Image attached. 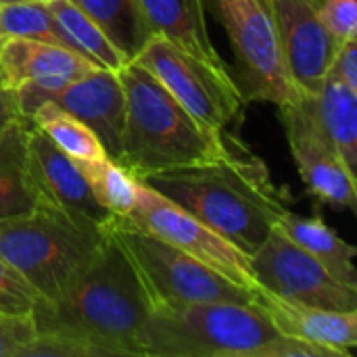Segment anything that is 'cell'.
<instances>
[{"mask_svg": "<svg viewBox=\"0 0 357 357\" xmlns=\"http://www.w3.org/2000/svg\"><path fill=\"white\" fill-rule=\"evenodd\" d=\"M144 282L113 232L90 264L52 299L31 312L38 335H54L92 347L98 357L138 356L136 337L151 312Z\"/></svg>", "mask_w": 357, "mask_h": 357, "instance_id": "1", "label": "cell"}, {"mask_svg": "<svg viewBox=\"0 0 357 357\" xmlns=\"http://www.w3.org/2000/svg\"><path fill=\"white\" fill-rule=\"evenodd\" d=\"M140 180L249 257L287 209L268 165L238 142L226 157L153 172Z\"/></svg>", "mask_w": 357, "mask_h": 357, "instance_id": "2", "label": "cell"}, {"mask_svg": "<svg viewBox=\"0 0 357 357\" xmlns=\"http://www.w3.org/2000/svg\"><path fill=\"white\" fill-rule=\"evenodd\" d=\"M126 94L121 157L138 178L226 157L234 149L226 132L199 123L146 69L128 63L117 71Z\"/></svg>", "mask_w": 357, "mask_h": 357, "instance_id": "3", "label": "cell"}, {"mask_svg": "<svg viewBox=\"0 0 357 357\" xmlns=\"http://www.w3.org/2000/svg\"><path fill=\"white\" fill-rule=\"evenodd\" d=\"M278 337L255 303L151 307L138 337L140 357H255Z\"/></svg>", "mask_w": 357, "mask_h": 357, "instance_id": "4", "label": "cell"}, {"mask_svg": "<svg viewBox=\"0 0 357 357\" xmlns=\"http://www.w3.org/2000/svg\"><path fill=\"white\" fill-rule=\"evenodd\" d=\"M107 228L38 203L19 218L0 220V255L40 293L56 297L96 255Z\"/></svg>", "mask_w": 357, "mask_h": 357, "instance_id": "5", "label": "cell"}, {"mask_svg": "<svg viewBox=\"0 0 357 357\" xmlns=\"http://www.w3.org/2000/svg\"><path fill=\"white\" fill-rule=\"evenodd\" d=\"M109 232L132 257L151 305L178 307L192 303H255L253 289H247L203 261L190 257L163 238L115 218Z\"/></svg>", "mask_w": 357, "mask_h": 357, "instance_id": "6", "label": "cell"}, {"mask_svg": "<svg viewBox=\"0 0 357 357\" xmlns=\"http://www.w3.org/2000/svg\"><path fill=\"white\" fill-rule=\"evenodd\" d=\"M234 52L230 73L245 102L264 100L276 107L301 96L278 44L272 15L264 0H211Z\"/></svg>", "mask_w": 357, "mask_h": 357, "instance_id": "7", "label": "cell"}, {"mask_svg": "<svg viewBox=\"0 0 357 357\" xmlns=\"http://www.w3.org/2000/svg\"><path fill=\"white\" fill-rule=\"evenodd\" d=\"M132 63L146 69L199 123L213 132H226L247 107L230 73L209 67L159 36H153Z\"/></svg>", "mask_w": 357, "mask_h": 357, "instance_id": "8", "label": "cell"}, {"mask_svg": "<svg viewBox=\"0 0 357 357\" xmlns=\"http://www.w3.org/2000/svg\"><path fill=\"white\" fill-rule=\"evenodd\" d=\"M251 270L255 287L287 301L335 312L357 310L356 287L341 282L276 228L251 255Z\"/></svg>", "mask_w": 357, "mask_h": 357, "instance_id": "9", "label": "cell"}, {"mask_svg": "<svg viewBox=\"0 0 357 357\" xmlns=\"http://www.w3.org/2000/svg\"><path fill=\"white\" fill-rule=\"evenodd\" d=\"M123 220H128L136 228H142L163 238L165 243L218 270L230 280L247 289H255L249 255H245L238 247H234L224 236L207 228L195 215L184 211L180 205L146 186L142 180L138 186L136 205L132 213Z\"/></svg>", "mask_w": 357, "mask_h": 357, "instance_id": "10", "label": "cell"}, {"mask_svg": "<svg viewBox=\"0 0 357 357\" xmlns=\"http://www.w3.org/2000/svg\"><path fill=\"white\" fill-rule=\"evenodd\" d=\"M278 115L307 195L335 209H356V174L322 134L307 94L280 105Z\"/></svg>", "mask_w": 357, "mask_h": 357, "instance_id": "11", "label": "cell"}, {"mask_svg": "<svg viewBox=\"0 0 357 357\" xmlns=\"http://www.w3.org/2000/svg\"><path fill=\"white\" fill-rule=\"evenodd\" d=\"M0 69L15 88L21 115L29 119L50 94L100 67L77 50L59 44L0 38Z\"/></svg>", "mask_w": 357, "mask_h": 357, "instance_id": "12", "label": "cell"}, {"mask_svg": "<svg viewBox=\"0 0 357 357\" xmlns=\"http://www.w3.org/2000/svg\"><path fill=\"white\" fill-rule=\"evenodd\" d=\"M268 6L287 71L301 94L314 96L337 52L335 40L320 21L322 0H264Z\"/></svg>", "mask_w": 357, "mask_h": 357, "instance_id": "13", "label": "cell"}, {"mask_svg": "<svg viewBox=\"0 0 357 357\" xmlns=\"http://www.w3.org/2000/svg\"><path fill=\"white\" fill-rule=\"evenodd\" d=\"M29 172L40 203L59 207L71 215L107 228L115 218L96 201L88 178L75 159L63 153L33 123L29 128Z\"/></svg>", "mask_w": 357, "mask_h": 357, "instance_id": "14", "label": "cell"}, {"mask_svg": "<svg viewBox=\"0 0 357 357\" xmlns=\"http://www.w3.org/2000/svg\"><path fill=\"white\" fill-rule=\"evenodd\" d=\"M48 100L84 121L102 142L107 157L119 161L126 121V94L117 71L100 67L69 82L50 94Z\"/></svg>", "mask_w": 357, "mask_h": 357, "instance_id": "15", "label": "cell"}, {"mask_svg": "<svg viewBox=\"0 0 357 357\" xmlns=\"http://www.w3.org/2000/svg\"><path fill=\"white\" fill-rule=\"evenodd\" d=\"M253 293L255 305L268 316L278 335L331 349L339 357L354 356L357 345V310L335 312L301 305L276 297L259 287H255Z\"/></svg>", "mask_w": 357, "mask_h": 357, "instance_id": "16", "label": "cell"}, {"mask_svg": "<svg viewBox=\"0 0 357 357\" xmlns=\"http://www.w3.org/2000/svg\"><path fill=\"white\" fill-rule=\"evenodd\" d=\"M140 6L155 36L218 71L230 73V65L213 46L207 29V0H140Z\"/></svg>", "mask_w": 357, "mask_h": 357, "instance_id": "17", "label": "cell"}, {"mask_svg": "<svg viewBox=\"0 0 357 357\" xmlns=\"http://www.w3.org/2000/svg\"><path fill=\"white\" fill-rule=\"evenodd\" d=\"M29 128L21 117L0 130V220L27 215L40 203L29 172Z\"/></svg>", "mask_w": 357, "mask_h": 357, "instance_id": "18", "label": "cell"}, {"mask_svg": "<svg viewBox=\"0 0 357 357\" xmlns=\"http://www.w3.org/2000/svg\"><path fill=\"white\" fill-rule=\"evenodd\" d=\"M274 228L282 232L291 243L301 247L305 253L316 257L341 282L357 289V272L354 266L357 249L343 241L320 215L305 218L284 209L278 215Z\"/></svg>", "mask_w": 357, "mask_h": 357, "instance_id": "19", "label": "cell"}, {"mask_svg": "<svg viewBox=\"0 0 357 357\" xmlns=\"http://www.w3.org/2000/svg\"><path fill=\"white\" fill-rule=\"evenodd\" d=\"M307 98L322 134L345 165L357 174V92L326 77L322 88L314 96L307 94Z\"/></svg>", "mask_w": 357, "mask_h": 357, "instance_id": "20", "label": "cell"}, {"mask_svg": "<svg viewBox=\"0 0 357 357\" xmlns=\"http://www.w3.org/2000/svg\"><path fill=\"white\" fill-rule=\"evenodd\" d=\"M132 63L155 36L140 0H73Z\"/></svg>", "mask_w": 357, "mask_h": 357, "instance_id": "21", "label": "cell"}, {"mask_svg": "<svg viewBox=\"0 0 357 357\" xmlns=\"http://www.w3.org/2000/svg\"><path fill=\"white\" fill-rule=\"evenodd\" d=\"M46 4L54 15L59 27L79 54L111 71H121L128 65L126 56L113 46L105 31L73 0H46Z\"/></svg>", "mask_w": 357, "mask_h": 357, "instance_id": "22", "label": "cell"}, {"mask_svg": "<svg viewBox=\"0 0 357 357\" xmlns=\"http://www.w3.org/2000/svg\"><path fill=\"white\" fill-rule=\"evenodd\" d=\"M29 121L77 163H94L107 157L98 136L84 121L50 100L42 102Z\"/></svg>", "mask_w": 357, "mask_h": 357, "instance_id": "23", "label": "cell"}, {"mask_svg": "<svg viewBox=\"0 0 357 357\" xmlns=\"http://www.w3.org/2000/svg\"><path fill=\"white\" fill-rule=\"evenodd\" d=\"M90 182L96 201L113 215L128 218L138 199L140 178L115 159H100L94 163H77Z\"/></svg>", "mask_w": 357, "mask_h": 357, "instance_id": "24", "label": "cell"}, {"mask_svg": "<svg viewBox=\"0 0 357 357\" xmlns=\"http://www.w3.org/2000/svg\"><path fill=\"white\" fill-rule=\"evenodd\" d=\"M0 38L42 40L75 50L59 27L46 0H15L0 4Z\"/></svg>", "mask_w": 357, "mask_h": 357, "instance_id": "25", "label": "cell"}, {"mask_svg": "<svg viewBox=\"0 0 357 357\" xmlns=\"http://www.w3.org/2000/svg\"><path fill=\"white\" fill-rule=\"evenodd\" d=\"M40 293L0 255V314L31 316Z\"/></svg>", "mask_w": 357, "mask_h": 357, "instance_id": "26", "label": "cell"}, {"mask_svg": "<svg viewBox=\"0 0 357 357\" xmlns=\"http://www.w3.org/2000/svg\"><path fill=\"white\" fill-rule=\"evenodd\" d=\"M320 21L335 44L341 46L357 36V0H322Z\"/></svg>", "mask_w": 357, "mask_h": 357, "instance_id": "27", "label": "cell"}, {"mask_svg": "<svg viewBox=\"0 0 357 357\" xmlns=\"http://www.w3.org/2000/svg\"><path fill=\"white\" fill-rule=\"evenodd\" d=\"M19 357H98V354L77 341L54 337V335H36L33 341H29Z\"/></svg>", "mask_w": 357, "mask_h": 357, "instance_id": "28", "label": "cell"}, {"mask_svg": "<svg viewBox=\"0 0 357 357\" xmlns=\"http://www.w3.org/2000/svg\"><path fill=\"white\" fill-rule=\"evenodd\" d=\"M36 335L31 316L0 314V357H19V351Z\"/></svg>", "mask_w": 357, "mask_h": 357, "instance_id": "29", "label": "cell"}, {"mask_svg": "<svg viewBox=\"0 0 357 357\" xmlns=\"http://www.w3.org/2000/svg\"><path fill=\"white\" fill-rule=\"evenodd\" d=\"M255 357H339L335 351L299 341V339H291V337H282L278 335L276 339H272L270 343H266Z\"/></svg>", "mask_w": 357, "mask_h": 357, "instance_id": "30", "label": "cell"}, {"mask_svg": "<svg viewBox=\"0 0 357 357\" xmlns=\"http://www.w3.org/2000/svg\"><path fill=\"white\" fill-rule=\"evenodd\" d=\"M326 77H333V79L345 84L349 90L357 92V36L345 40L337 48Z\"/></svg>", "mask_w": 357, "mask_h": 357, "instance_id": "31", "label": "cell"}, {"mask_svg": "<svg viewBox=\"0 0 357 357\" xmlns=\"http://www.w3.org/2000/svg\"><path fill=\"white\" fill-rule=\"evenodd\" d=\"M21 117L23 115H21L17 98H15V88L10 86V82L6 79V75L0 69V130Z\"/></svg>", "mask_w": 357, "mask_h": 357, "instance_id": "32", "label": "cell"}, {"mask_svg": "<svg viewBox=\"0 0 357 357\" xmlns=\"http://www.w3.org/2000/svg\"><path fill=\"white\" fill-rule=\"evenodd\" d=\"M6 2H15V0H0V4H6Z\"/></svg>", "mask_w": 357, "mask_h": 357, "instance_id": "33", "label": "cell"}]
</instances>
